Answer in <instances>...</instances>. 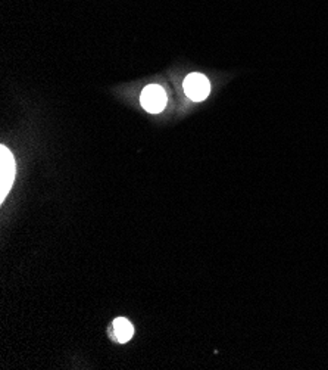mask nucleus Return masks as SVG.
<instances>
[{"instance_id": "nucleus-2", "label": "nucleus", "mask_w": 328, "mask_h": 370, "mask_svg": "<svg viewBox=\"0 0 328 370\" xmlns=\"http://www.w3.org/2000/svg\"><path fill=\"white\" fill-rule=\"evenodd\" d=\"M184 92L195 102L205 101L211 92L209 80L204 74L192 72L190 76H187L184 80Z\"/></svg>"}, {"instance_id": "nucleus-1", "label": "nucleus", "mask_w": 328, "mask_h": 370, "mask_svg": "<svg viewBox=\"0 0 328 370\" xmlns=\"http://www.w3.org/2000/svg\"><path fill=\"white\" fill-rule=\"evenodd\" d=\"M15 159L6 146H0V201H5L15 180Z\"/></svg>"}, {"instance_id": "nucleus-3", "label": "nucleus", "mask_w": 328, "mask_h": 370, "mask_svg": "<svg viewBox=\"0 0 328 370\" xmlns=\"http://www.w3.org/2000/svg\"><path fill=\"white\" fill-rule=\"evenodd\" d=\"M140 102H142V106L146 111H149V113H152V114L162 113L163 108L167 106V93L161 88V86L150 84L142 92Z\"/></svg>"}, {"instance_id": "nucleus-4", "label": "nucleus", "mask_w": 328, "mask_h": 370, "mask_svg": "<svg viewBox=\"0 0 328 370\" xmlns=\"http://www.w3.org/2000/svg\"><path fill=\"white\" fill-rule=\"evenodd\" d=\"M113 330H115V337L121 344L129 342L134 335L133 325L124 317H118L113 320Z\"/></svg>"}]
</instances>
